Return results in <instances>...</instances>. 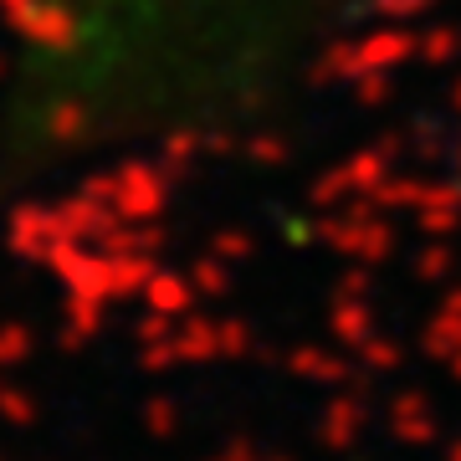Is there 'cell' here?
<instances>
[{
	"mask_svg": "<svg viewBox=\"0 0 461 461\" xmlns=\"http://www.w3.org/2000/svg\"><path fill=\"white\" fill-rule=\"evenodd\" d=\"M323 0H5L11 103L51 154L247 123L318 47Z\"/></svg>",
	"mask_w": 461,
	"mask_h": 461,
	"instance_id": "6da1fadb",
	"label": "cell"
}]
</instances>
